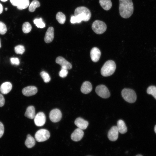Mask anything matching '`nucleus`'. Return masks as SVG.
Here are the masks:
<instances>
[{
  "label": "nucleus",
  "mask_w": 156,
  "mask_h": 156,
  "mask_svg": "<svg viewBox=\"0 0 156 156\" xmlns=\"http://www.w3.org/2000/svg\"><path fill=\"white\" fill-rule=\"evenodd\" d=\"M5 11H7L8 10V8H5Z\"/></svg>",
  "instance_id": "42"
},
{
  "label": "nucleus",
  "mask_w": 156,
  "mask_h": 156,
  "mask_svg": "<svg viewBox=\"0 0 156 156\" xmlns=\"http://www.w3.org/2000/svg\"><path fill=\"white\" fill-rule=\"evenodd\" d=\"M68 73L67 69L66 68L62 67L61 70L59 72V75L60 77L62 78L66 77Z\"/></svg>",
  "instance_id": "33"
},
{
  "label": "nucleus",
  "mask_w": 156,
  "mask_h": 156,
  "mask_svg": "<svg viewBox=\"0 0 156 156\" xmlns=\"http://www.w3.org/2000/svg\"><path fill=\"white\" fill-rule=\"evenodd\" d=\"M10 2L14 6H17L21 0H10Z\"/></svg>",
  "instance_id": "37"
},
{
  "label": "nucleus",
  "mask_w": 156,
  "mask_h": 156,
  "mask_svg": "<svg viewBox=\"0 0 156 156\" xmlns=\"http://www.w3.org/2000/svg\"><path fill=\"white\" fill-rule=\"evenodd\" d=\"M7 30V27L5 24L2 22L0 21V34H5Z\"/></svg>",
  "instance_id": "32"
},
{
  "label": "nucleus",
  "mask_w": 156,
  "mask_h": 156,
  "mask_svg": "<svg viewBox=\"0 0 156 156\" xmlns=\"http://www.w3.org/2000/svg\"><path fill=\"white\" fill-rule=\"evenodd\" d=\"M4 132V127L3 124L0 122V138L3 135Z\"/></svg>",
  "instance_id": "35"
},
{
  "label": "nucleus",
  "mask_w": 156,
  "mask_h": 156,
  "mask_svg": "<svg viewBox=\"0 0 156 156\" xmlns=\"http://www.w3.org/2000/svg\"><path fill=\"white\" fill-rule=\"evenodd\" d=\"M116 69V65L114 61L109 60L104 64L101 69V74L104 77H107L112 75Z\"/></svg>",
  "instance_id": "2"
},
{
  "label": "nucleus",
  "mask_w": 156,
  "mask_h": 156,
  "mask_svg": "<svg viewBox=\"0 0 156 156\" xmlns=\"http://www.w3.org/2000/svg\"><path fill=\"white\" fill-rule=\"evenodd\" d=\"M25 116L27 118L32 119L34 118L35 116V109L33 106H29L27 108Z\"/></svg>",
  "instance_id": "19"
},
{
  "label": "nucleus",
  "mask_w": 156,
  "mask_h": 156,
  "mask_svg": "<svg viewBox=\"0 0 156 156\" xmlns=\"http://www.w3.org/2000/svg\"><path fill=\"white\" fill-rule=\"evenodd\" d=\"M11 63L13 65H18L20 64V62L18 59L17 57H12L10 59Z\"/></svg>",
  "instance_id": "34"
},
{
  "label": "nucleus",
  "mask_w": 156,
  "mask_h": 156,
  "mask_svg": "<svg viewBox=\"0 0 156 156\" xmlns=\"http://www.w3.org/2000/svg\"><path fill=\"white\" fill-rule=\"evenodd\" d=\"M82 21H83V19L79 14L76 16H72L70 19V22L73 24L75 23H80Z\"/></svg>",
  "instance_id": "28"
},
{
  "label": "nucleus",
  "mask_w": 156,
  "mask_h": 156,
  "mask_svg": "<svg viewBox=\"0 0 156 156\" xmlns=\"http://www.w3.org/2000/svg\"><path fill=\"white\" fill-rule=\"evenodd\" d=\"M54 37V28L52 27H49L46 33L44 38V41L47 43H50L53 41Z\"/></svg>",
  "instance_id": "16"
},
{
  "label": "nucleus",
  "mask_w": 156,
  "mask_h": 156,
  "mask_svg": "<svg viewBox=\"0 0 156 156\" xmlns=\"http://www.w3.org/2000/svg\"><path fill=\"white\" fill-rule=\"evenodd\" d=\"M95 92L99 96L103 98H107L110 95L109 90L103 85H100L97 86L95 89Z\"/></svg>",
  "instance_id": "6"
},
{
  "label": "nucleus",
  "mask_w": 156,
  "mask_h": 156,
  "mask_svg": "<svg viewBox=\"0 0 156 156\" xmlns=\"http://www.w3.org/2000/svg\"><path fill=\"white\" fill-rule=\"evenodd\" d=\"M2 2H6L8 0H0Z\"/></svg>",
  "instance_id": "40"
},
{
  "label": "nucleus",
  "mask_w": 156,
  "mask_h": 156,
  "mask_svg": "<svg viewBox=\"0 0 156 156\" xmlns=\"http://www.w3.org/2000/svg\"><path fill=\"white\" fill-rule=\"evenodd\" d=\"M74 123L79 128L82 130L86 129L88 125V122L87 121L80 117L76 118Z\"/></svg>",
  "instance_id": "15"
},
{
  "label": "nucleus",
  "mask_w": 156,
  "mask_h": 156,
  "mask_svg": "<svg viewBox=\"0 0 156 156\" xmlns=\"http://www.w3.org/2000/svg\"><path fill=\"white\" fill-rule=\"evenodd\" d=\"M3 11V7L2 4L0 3V14H1Z\"/></svg>",
  "instance_id": "38"
},
{
  "label": "nucleus",
  "mask_w": 156,
  "mask_h": 156,
  "mask_svg": "<svg viewBox=\"0 0 156 156\" xmlns=\"http://www.w3.org/2000/svg\"><path fill=\"white\" fill-rule=\"evenodd\" d=\"M37 88L34 86H29L25 87L22 90L23 94L26 96H30L35 94L37 92Z\"/></svg>",
  "instance_id": "11"
},
{
  "label": "nucleus",
  "mask_w": 156,
  "mask_h": 156,
  "mask_svg": "<svg viewBox=\"0 0 156 156\" xmlns=\"http://www.w3.org/2000/svg\"><path fill=\"white\" fill-rule=\"evenodd\" d=\"M35 140L34 138L30 134H28L25 142V146L29 148L33 147L35 144Z\"/></svg>",
  "instance_id": "22"
},
{
  "label": "nucleus",
  "mask_w": 156,
  "mask_h": 156,
  "mask_svg": "<svg viewBox=\"0 0 156 156\" xmlns=\"http://www.w3.org/2000/svg\"><path fill=\"white\" fill-rule=\"evenodd\" d=\"M90 55L92 61L94 62H96L100 59L101 52L98 48L94 47L90 51Z\"/></svg>",
  "instance_id": "13"
},
{
  "label": "nucleus",
  "mask_w": 156,
  "mask_h": 156,
  "mask_svg": "<svg viewBox=\"0 0 156 156\" xmlns=\"http://www.w3.org/2000/svg\"><path fill=\"white\" fill-rule=\"evenodd\" d=\"M92 90L91 83L88 81H85L82 84L81 88V92L84 94H87L91 92Z\"/></svg>",
  "instance_id": "18"
},
{
  "label": "nucleus",
  "mask_w": 156,
  "mask_h": 156,
  "mask_svg": "<svg viewBox=\"0 0 156 156\" xmlns=\"http://www.w3.org/2000/svg\"><path fill=\"white\" fill-rule=\"evenodd\" d=\"M147 93L152 95L156 99V87L152 86H149L147 90Z\"/></svg>",
  "instance_id": "29"
},
{
  "label": "nucleus",
  "mask_w": 156,
  "mask_h": 156,
  "mask_svg": "<svg viewBox=\"0 0 156 156\" xmlns=\"http://www.w3.org/2000/svg\"><path fill=\"white\" fill-rule=\"evenodd\" d=\"M5 100L3 95L0 94V107L3 106L5 103Z\"/></svg>",
  "instance_id": "36"
},
{
  "label": "nucleus",
  "mask_w": 156,
  "mask_h": 156,
  "mask_svg": "<svg viewBox=\"0 0 156 156\" xmlns=\"http://www.w3.org/2000/svg\"><path fill=\"white\" fill-rule=\"evenodd\" d=\"M29 0H21L18 5L17 6V8L22 10L27 8L29 5Z\"/></svg>",
  "instance_id": "24"
},
{
  "label": "nucleus",
  "mask_w": 156,
  "mask_h": 156,
  "mask_svg": "<svg viewBox=\"0 0 156 156\" xmlns=\"http://www.w3.org/2000/svg\"><path fill=\"white\" fill-rule=\"evenodd\" d=\"M46 120V116L44 113L40 112L38 113L34 117V123L37 126H42L45 124Z\"/></svg>",
  "instance_id": "8"
},
{
  "label": "nucleus",
  "mask_w": 156,
  "mask_h": 156,
  "mask_svg": "<svg viewBox=\"0 0 156 156\" xmlns=\"http://www.w3.org/2000/svg\"><path fill=\"white\" fill-rule=\"evenodd\" d=\"M32 27L31 24L28 22L24 23L22 26V31L25 34L28 33L30 31Z\"/></svg>",
  "instance_id": "26"
},
{
  "label": "nucleus",
  "mask_w": 156,
  "mask_h": 156,
  "mask_svg": "<svg viewBox=\"0 0 156 156\" xmlns=\"http://www.w3.org/2000/svg\"><path fill=\"white\" fill-rule=\"evenodd\" d=\"M79 14L84 15L89 19L91 16V13L90 10L84 6L78 7L75 10L74 16H76Z\"/></svg>",
  "instance_id": "9"
},
{
  "label": "nucleus",
  "mask_w": 156,
  "mask_h": 156,
  "mask_svg": "<svg viewBox=\"0 0 156 156\" xmlns=\"http://www.w3.org/2000/svg\"><path fill=\"white\" fill-rule=\"evenodd\" d=\"M50 133L47 129H42L38 130L35 135L36 140L38 142H42L47 140L50 137Z\"/></svg>",
  "instance_id": "5"
},
{
  "label": "nucleus",
  "mask_w": 156,
  "mask_h": 156,
  "mask_svg": "<svg viewBox=\"0 0 156 156\" xmlns=\"http://www.w3.org/2000/svg\"><path fill=\"white\" fill-rule=\"evenodd\" d=\"M99 2L101 7L106 10H110L112 6L111 0H99Z\"/></svg>",
  "instance_id": "21"
},
{
  "label": "nucleus",
  "mask_w": 156,
  "mask_h": 156,
  "mask_svg": "<svg viewBox=\"0 0 156 156\" xmlns=\"http://www.w3.org/2000/svg\"><path fill=\"white\" fill-rule=\"evenodd\" d=\"M119 13L122 18H127L132 14L134 10L132 0H119Z\"/></svg>",
  "instance_id": "1"
},
{
  "label": "nucleus",
  "mask_w": 156,
  "mask_h": 156,
  "mask_svg": "<svg viewBox=\"0 0 156 156\" xmlns=\"http://www.w3.org/2000/svg\"><path fill=\"white\" fill-rule=\"evenodd\" d=\"M84 135L82 130L79 128L75 129L71 135V139L73 141L77 142L81 140Z\"/></svg>",
  "instance_id": "12"
},
{
  "label": "nucleus",
  "mask_w": 156,
  "mask_h": 156,
  "mask_svg": "<svg viewBox=\"0 0 156 156\" xmlns=\"http://www.w3.org/2000/svg\"><path fill=\"white\" fill-rule=\"evenodd\" d=\"M12 88L11 83L9 82H6L3 83L1 86L0 91L2 93L6 94L11 91Z\"/></svg>",
  "instance_id": "17"
},
{
  "label": "nucleus",
  "mask_w": 156,
  "mask_h": 156,
  "mask_svg": "<svg viewBox=\"0 0 156 156\" xmlns=\"http://www.w3.org/2000/svg\"><path fill=\"white\" fill-rule=\"evenodd\" d=\"M136 156H143L141 155H136Z\"/></svg>",
  "instance_id": "41"
},
{
  "label": "nucleus",
  "mask_w": 156,
  "mask_h": 156,
  "mask_svg": "<svg viewBox=\"0 0 156 156\" xmlns=\"http://www.w3.org/2000/svg\"><path fill=\"white\" fill-rule=\"evenodd\" d=\"M15 53L17 54H22L25 52V48L23 46L19 45L16 46L14 47Z\"/></svg>",
  "instance_id": "31"
},
{
  "label": "nucleus",
  "mask_w": 156,
  "mask_h": 156,
  "mask_svg": "<svg viewBox=\"0 0 156 156\" xmlns=\"http://www.w3.org/2000/svg\"><path fill=\"white\" fill-rule=\"evenodd\" d=\"M56 62L59 64L62 67L66 68L67 69H70L72 68L71 64L62 57H57L56 59Z\"/></svg>",
  "instance_id": "14"
},
{
  "label": "nucleus",
  "mask_w": 156,
  "mask_h": 156,
  "mask_svg": "<svg viewBox=\"0 0 156 156\" xmlns=\"http://www.w3.org/2000/svg\"><path fill=\"white\" fill-rule=\"evenodd\" d=\"M1 47V44L0 39V48Z\"/></svg>",
  "instance_id": "43"
},
{
  "label": "nucleus",
  "mask_w": 156,
  "mask_h": 156,
  "mask_svg": "<svg viewBox=\"0 0 156 156\" xmlns=\"http://www.w3.org/2000/svg\"><path fill=\"white\" fill-rule=\"evenodd\" d=\"M92 28L95 33L97 34H101L106 31L107 26L104 22L96 20L92 23Z\"/></svg>",
  "instance_id": "4"
},
{
  "label": "nucleus",
  "mask_w": 156,
  "mask_h": 156,
  "mask_svg": "<svg viewBox=\"0 0 156 156\" xmlns=\"http://www.w3.org/2000/svg\"><path fill=\"white\" fill-rule=\"evenodd\" d=\"M40 6V3L38 1L34 0L29 5V11L33 12L35 11L36 8L39 7Z\"/></svg>",
  "instance_id": "23"
},
{
  "label": "nucleus",
  "mask_w": 156,
  "mask_h": 156,
  "mask_svg": "<svg viewBox=\"0 0 156 156\" xmlns=\"http://www.w3.org/2000/svg\"><path fill=\"white\" fill-rule=\"evenodd\" d=\"M34 22L38 28H43L45 27V24L43 21L42 18H36L34 20Z\"/></svg>",
  "instance_id": "27"
},
{
  "label": "nucleus",
  "mask_w": 156,
  "mask_h": 156,
  "mask_svg": "<svg viewBox=\"0 0 156 156\" xmlns=\"http://www.w3.org/2000/svg\"><path fill=\"white\" fill-rule=\"evenodd\" d=\"M117 127L118 132L121 134L125 133L127 131V128L126 124L122 120H119L118 121Z\"/></svg>",
  "instance_id": "20"
},
{
  "label": "nucleus",
  "mask_w": 156,
  "mask_h": 156,
  "mask_svg": "<svg viewBox=\"0 0 156 156\" xmlns=\"http://www.w3.org/2000/svg\"><path fill=\"white\" fill-rule=\"evenodd\" d=\"M40 75L45 83L49 82L51 80V78L49 74L44 71L41 72Z\"/></svg>",
  "instance_id": "30"
},
{
  "label": "nucleus",
  "mask_w": 156,
  "mask_h": 156,
  "mask_svg": "<svg viewBox=\"0 0 156 156\" xmlns=\"http://www.w3.org/2000/svg\"><path fill=\"white\" fill-rule=\"evenodd\" d=\"M56 19L60 24H63L66 21L65 15L61 12H58L56 15Z\"/></svg>",
  "instance_id": "25"
},
{
  "label": "nucleus",
  "mask_w": 156,
  "mask_h": 156,
  "mask_svg": "<svg viewBox=\"0 0 156 156\" xmlns=\"http://www.w3.org/2000/svg\"><path fill=\"white\" fill-rule=\"evenodd\" d=\"M51 120L54 122L60 121L62 117V114L61 111L58 109H55L51 111L49 114Z\"/></svg>",
  "instance_id": "7"
},
{
  "label": "nucleus",
  "mask_w": 156,
  "mask_h": 156,
  "mask_svg": "<svg viewBox=\"0 0 156 156\" xmlns=\"http://www.w3.org/2000/svg\"><path fill=\"white\" fill-rule=\"evenodd\" d=\"M118 131L117 126H113L109 129L108 133L107 136L111 141H116L118 138Z\"/></svg>",
  "instance_id": "10"
},
{
  "label": "nucleus",
  "mask_w": 156,
  "mask_h": 156,
  "mask_svg": "<svg viewBox=\"0 0 156 156\" xmlns=\"http://www.w3.org/2000/svg\"><path fill=\"white\" fill-rule=\"evenodd\" d=\"M154 130L155 133H156V125L155 127Z\"/></svg>",
  "instance_id": "39"
},
{
  "label": "nucleus",
  "mask_w": 156,
  "mask_h": 156,
  "mask_svg": "<svg viewBox=\"0 0 156 156\" xmlns=\"http://www.w3.org/2000/svg\"><path fill=\"white\" fill-rule=\"evenodd\" d=\"M121 94L124 100L129 103H133L136 100V94L132 89L124 88L122 91Z\"/></svg>",
  "instance_id": "3"
}]
</instances>
